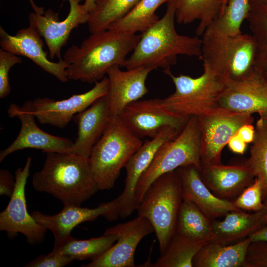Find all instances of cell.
Here are the masks:
<instances>
[{
    "label": "cell",
    "mask_w": 267,
    "mask_h": 267,
    "mask_svg": "<svg viewBox=\"0 0 267 267\" xmlns=\"http://www.w3.org/2000/svg\"><path fill=\"white\" fill-rule=\"evenodd\" d=\"M15 180L7 170H0V195L10 197L13 193Z\"/></svg>",
    "instance_id": "39"
},
{
    "label": "cell",
    "mask_w": 267,
    "mask_h": 267,
    "mask_svg": "<svg viewBox=\"0 0 267 267\" xmlns=\"http://www.w3.org/2000/svg\"><path fill=\"white\" fill-rule=\"evenodd\" d=\"M200 138L198 118L191 116L177 136L159 148L151 164L140 177L134 195L136 207L148 188L159 176L188 165H194L200 171Z\"/></svg>",
    "instance_id": "7"
},
{
    "label": "cell",
    "mask_w": 267,
    "mask_h": 267,
    "mask_svg": "<svg viewBox=\"0 0 267 267\" xmlns=\"http://www.w3.org/2000/svg\"><path fill=\"white\" fill-rule=\"evenodd\" d=\"M117 233L104 234L98 237L86 240H78L72 236L52 250L67 255L74 260L91 261L107 251L117 240Z\"/></svg>",
    "instance_id": "30"
},
{
    "label": "cell",
    "mask_w": 267,
    "mask_h": 267,
    "mask_svg": "<svg viewBox=\"0 0 267 267\" xmlns=\"http://www.w3.org/2000/svg\"><path fill=\"white\" fill-rule=\"evenodd\" d=\"M107 94L96 100L73 117L77 136L70 152L89 158L91 149L106 129L111 118Z\"/></svg>",
    "instance_id": "21"
},
{
    "label": "cell",
    "mask_w": 267,
    "mask_h": 267,
    "mask_svg": "<svg viewBox=\"0 0 267 267\" xmlns=\"http://www.w3.org/2000/svg\"><path fill=\"white\" fill-rule=\"evenodd\" d=\"M42 169L35 173L32 185L64 205L81 206L98 190L88 158L70 152H49Z\"/></svg>",
    "instance_id": "3"
},
{
    "label": "cell",
    "mask_w": 267,
    "mask_h": 267,
    "mask_svg": "<svg viewBox=\"0 0 267 267\" xmlns=\"http://www.w3.org/2000/svg\"><path fill=\"white\" fill-rule=\"evenodd\" d=\"M141 0H95L89 12L88 29L90 33L107 30L110 25L130 13Z\"/></svg>",
    "instance_id": "31"
},
{
    "label": "cell",
    "mask_w": 267,
    "mask_h": 267,
    "mask_svg": "<svg viewBox=\"0 0 267 267\" xmlns=\"http://www.w3.org/2000/svg\"><path fill=\"white\" fill-rule=\"evenodd\" d=\"M203 73L193 78L170 73L176 90L169 96L161 99L162 106L178 115L199 117L218 107V100L223 91L225 82L205 66Z\"/></svg>",
    "instance_id": "8"
},
{
    "label": "cell",
    "mask_w": 267,
    "mask_h": 267,
    "mask_svg": "<svg viewBox=\"0 0 267 267\" xmlns=\"http://www.w3.org/2000/svg\"><path fill=\"white\" fill-rule=\"evenodd\" d=\"M118 65H114L107 71L109 108L112 116H119L131 103L146 95L148 90L145 82L154 69L139 66L122 71Z\"/></svg>",
    "instance_id": "20"
},
{
    "label": "cell",
    "mask_w": 267,
    "mask_h": 267,
    "mask_svg": "<svg viewBox=\"0 0 267 267\" xmlns=\"http://www.w3.org/2000/svg\"><path fill=\"white\" fill-rule=\"evenodd\" d=\"M10 118H18L21 122L20 132L13 142L0 152V162L12 153L25 148L49 152H70L73 141L65 137L49 134L36 124L32 101H26L22 107L12 103L7 110Z\"/></svg>",
    "instance_id": "11"
},
{
    "label": "cell",
    "mask_w": 267,
    "mask_h": 267,
    "mask_svg": "<svg viewBox=\"0 0 267 267\" xmlns=\"http://www.w3.org/2000/svg\"><path fill=\"white\" fill-rule=\"evenodd\" d=\"M170 0H141L130 13L111 24L108 29L127 34L142 33L159 19L155 14L157 9Z\"/></svg>",
    "instance_id": "29"
},
{
    "label": "cell",
    "mask_w": 267,
    "mask_h": 267,
    "mask_svg": "<svg viewBox=\"0 0 267 267\" xmlns=\"http://www.w3.org/2000/svg\"><path fill=\"white\" fill-rule=\"evenodd\" d=\"M251 243L249 237L229 246L209 242L194 256L193 267H244Z\"/></svg>",
    "instance_id": "25"
},
{
    "label": "cell",
    "mask_w": 267,
    "mask_h": 267,
    "mask_svg": "<svg viewBox=\"0 0 267 267\" xmlns=\"http://www.w3.org/2000/svg\"><path fill=\"white\" fill-rule=\"evenodd\" d=\"M74 260L63 253L52 251L47 255H41L28 263L26 267H63Z\"/></svg>",
    "instance_id": "37"
},
{
    "label": "cell",
    "mask_w": 267,
    "mask_h": 267,
    "mask_svg": "<svg viewBox=\"0 0 267 267\" xmlns=\"http://www.w3.org/2000/svg\"><path fill=\"white\" fill-rule=\"evenodd\" d=\"M255 68L262 77L267 81V55L257 58Z\"/></svg>",
    "instance_id": "43"
},
{
    "label": "cell",
    "mask_w": 267,
    "mask_h": 267,
    "mask_svg": "<svg viewBox=\"0 0 267 267\" xmlns=\"http://www.w3.org/2000/svg\"><path fill=\"white\" fill-rule=\"evenodd\" d=\"M265 204L266 205V208L267 209V214L265 217V222H266V224H267V199L266 200V202Z\"/></svg>",
    "instance_id": "46"
},
{
    "label": "cell",
    "mask_w": 267,
    "mask_h": 267,
    "mask_svg": "<svg viewBox=\"0 0 267 267\" xmlns=\"http://www.w3.org/2000/svg\"><path fill=\"white\" fill-rule=\"evenodd\" d=\"M228 0H177L176 19L179 24L199 21L197 36H202L206 28L223 10Z\"/></svg>",
    "instance_id": "26"
},
{
    "label": "cell",
    "mask_w": 267,
    "mask_h": 267,
    "mask_svg": "<svg viewBox=\"0 0 267 267\" xmlns=\"http://www.w3.org/2000/svg\"><path fill=\"white\" fill-rule=\"evenodd\" d=\"M70 9L67 17L59 21L58 14L49 9L45 13L32 12L29 14V25L33 26L42 37L48 47L50 60H59L61 51L68 42L70 33L79 25L88 23L89 12L80 4L82 0H67Z\"/></svg>",
    "instance_id": "13"
},
{
    "label": "cell",
    "mask_w": 267,
    "mask_h": 267,
    "mask_svg": "<svg viewBox=\"0 0 267 267\" xmlns=\"http://www.w3.org/2000/svg\"><path fill=\"white\" fill-rule=\"evenodd\" d=\"M154 231L150 222L138 216L131 221L118 223L106 229L104 233H117L119 237L107 251L82 267H134V253L141 240Z\"/></svg>",
    "instance_id": "14"
},
{
    "label": "cell",
    "mask_w": 267,
    "mask_h": 267,
    "mask_svg": "<svg viewBox=\"0 0 267 267\" xmlns=\"http://www.w3.org/2000/svg\"><path fill=\"white\" fill-rule=\"evenodd\" d=\"M180 132L172 127L165 128L156 136L143 143L129 160L125 167L127 175L124 188L117 198L120 218L125 219L136 210L134 195L140 177L151 164L159 148L165 142L175 138Z\"/></svg>",
    "instance_id": "17"
},
{
    "label": "cell",
    "mask_w": 267,
    "mask_h": 267,
    "mask_svg": "<svg viewBox=\"0 0 267 267\" xmlns=\"http://www.w3.org/2000/svg\"><path fill=\"white\" fill-rule=\"evenodd\" d=\"M143 143L119 116H112L88 158L99 190L114 186L121 170Z\"/></svg>",
    "instance_id": "5"
},
{
    "label": "cell",
    "mask_w": 267,
    "mask_h": 267,
    "mask_svg": "<svg viewBox=\"0 0 267 267\" xmlns=\"http://www.w3.org/2000/svg\"><path fill=\"white\" fill-rule=\"evenodd\" d=\"M119 116L141 138H153L168 127L181 132L190 118L166 109L161 99L157 98L134 101L125 107Z\"/></svg>",
    "instance_id": "12"
},
{
    "label": "cell",
    "mask_w": 267,
    "mask_h": 267,
    "mask_svg": "<svg viewBox=\"0 0 267 267\" xmlns=\"http://www.w3.org/2000/svg\"><path fill=\"white\" fill-rule=\"evenodd\" d=\"M200 128L202 165L222 164V151L230 138L247 124H253L252 115L217 107L197 117Z\"/></svg>",
    "instance_id": "9"
},
{
    "label": "cell",
    "mask_w": 267,
    "mask_h": 267,
    "mask_svg": "<svg viewBox=\"0 0 267 267\" xmlns=\"http://www.w3.org/2000/svg\"><path fill=\"white\" fill-rule=\"evenodd\" d=\"M200 173L204 183L215 195L227 200L238 196L255 178L244 163L202 165Z\"/></svg>",
    "instance_id": "23"
},
{
    "label": "cell",
    "mask_w": 267,
    "mask_h": 267,
    "mask_svg": "<svg viewBox=\"0 0 267 267\" xmlns=\"http://www.w3.org/2000/svg\"><path fill=\"white\" fill-rule=\"evenodd\" d=\"M176 233L197 240L212 241L214 233L210 220L193 203L182 200Z\"/></svg>",
    "instance_id": "27"
},
{
    "label": "cell",
    "mask_w": 267,
    "mask_h": 267,
    "mask_svg": "<svg viewBox=\"0 0 267 267\" xmlns=\"http://www.w3.org/2000/svg\"><path fill=\"white\" fill-rule=\"evenodd\" d=\"M177 1H169L164 16L141 33L133 52L126 60L125 67L127 69L139 66L149 67L154 70L160 68L168 75L179 55L201 59V39L180 35L176 30Z\"/></svg>",
    "instance_id": "2"
},
{
    "label": "cell",
    "mask_w": 267,
    "mask_h": 267,
    "mask_svg": "<svg viewBox=\"0 0 267 267\" xmlns=\"http://www.w3.org/2000/svg\"><path fill=\"white\" fill-rule=\"evenodd\" d=\"M44 45L41 35L31 25L19 30L14 36L8 34L0 26V46L2 49L29 58L60 82H67L69 80L66 73L68 64L63 59L58 62L50 61L43 49Z\"/></svg>",
    "instance_id": "19"
},
{
    "label": "cell",
    "mask_w": 267,
    "mask_h": 267,
    "mask_svg": "<svg viewBox=\"0 0 267 267\" xmlns=\"http://www.w3.org/2000/svg\"><path fill=\"white\" fill-rule=\"evenodd\" d=\"M247 144L236 134L230 138L227 145L232 152L243 155L246 150Z\"/></svg>",
    "instance_id": "40"
},
{
    "label": "cell",
    "mask_w": 267,
    "mask_h": 267,
    "mask_svg": "<svg viewBox=\"0 0 267 267\" xmlns=\"http://www.w3.org/2000/svg\"><path fill=\"white\" fill-rule=\"evenodd\" d=\"M202 36L203 66L225 82L242 80L255 70L257 48L251 35H228L207 28Z\"/></svg>",
    "instance_id": "4"
},
{
    "label": "cell",
    "mask_w": 267,
    "mask_h": 267,
    "mask_svg": "<svg viewBox=\"0 0 267 267\" xmlns=\"http://www.w3.org/2000/svg\"><path fill=\"white\" fill-rule=\"evenodd\" d=\"M140 38V35L109 29L91 33L79 46L72 45L64 54L68 80L95 83L112 66L125 67L127 55L134 50Z\"/></svg>",
    "instance_id": "1"
},
{
    "label": "cell",
    "mask_w": 267,
    "mask_h": 267,
    "mask_svg": "<svg viewBox=\"0 0 267 267\" xmlns=\"http://www.w3.org/2000/svg\"><path fill=\"white\" fill-rule=\"evenodd\" d=\"M85 9L88 12L92 11L95 6V0H85L83 4Z\"/></svg>",
    "instance_id": "44"
},
{
    "label": "cell",
    "mask_w": 267,
    "mask_h": 267,
    "mask_svg": "<svg viewBox=\"0 0 267 267\" xmlns=\"http://www.w3.org/2000/svg\"><path fill=\"white\" fill-rule=\"evenodd\" d=\"M117 198L100 203L95 208H83L81 206L65 205L58 213L49 215L35 211L31 215L40 225L50 230L54 236V246L62 243L71 236L72 230L79 224L91 222L102 216L109 221L119 217Z\"/></svg>",
    "instance_id": "16"
},
{
    "label": "cell",
    "mask_w": 267,
    "mask_h": 267,
    "mask_svg": "<svg viewBox=\"0 0 267 267\" xmlns=\"http://www.w3.org/2000/svg\"><path fill=\"white\" fill-rule=\"evenodd\" d=\"M244 267H267V243L263 241L250 243Z\"/></svg>",
    "instance_id": "38"
},
{
    "label": "cell",
    "mask_w": 267,
    "mask_h": 267,
    "mask_svg": "<svg viewBox=\"0 0 267 267\" xmlns=\"http://www.w3.org/2000/svg\"><path fill=\"white\" fill-rule=\"evenodd\" d=\"M249 237L251 242L260 241L267 242V224L258 229Z\"/></svg>",
    "instance_id": "42"
},
{
    "label": "cell",
    "mask_w": 267,
    "mask_h": 267,
    "mask_svg": "<svg viewBox=\"0 0 267 267\" xmlns=\"http://www.w3.org/2000/svg\"><path fill=\"white\" fill-rule=\"evenodd\" d=\"M257 48V58L267 55V5L251 3L246 18ZM257 59V58H256Z\"/></svg>",
    "instance_id": "34"
},
{
    "label": "cell",
    "mask_w": 267,
    "mask_h": 267,
    "mask_svg": "<svg viewBox=\"0 0 267 267\" xmlns=\"http://www.w3.org/2000/svg\"><path fill=\"white\" fill-rule=\"evenodd\" d=\"M108 91V79L104 77L89 90L73 95L67 99L55 101L48 97L35 98L32 101L34 114L40 123L62 129L75 115L107 94Z\"/></svg>",
    "instance_id": "15"
},
{
    "label": "cell",
    "mask_w": 267,
    "mask_h": 267,
    "mask_svg": "<svg viewBox=\"0 0 267 267\" xmlns=\"http://www.w3.org/2000/svg\"><path fill=\"white\" fill-rule=\"evenodd\" d=\"M255 137L250 156L244 164L263 185V199H267V118L259 117L255 126Z\"/></svg>",
    "instance_id": "32"
},
{
    "label": "cell",
    "mask_w": 267,
    "mask_h": 267,
    "mask_svg": "<svg viewBox=\"0 0 267 267\" xmlns=\"http://www.w3.org/2000/svg\"><path fill=\"white\" fill-rule=\"evenodd\" d=\"M182 202L181 182L176 170L154 180L137 206L138 216L147 219L153 227L161 254L176 233Z\"/></svg>",
    "instance_id": "6"
},
{
    "label": "cell",
    "mask_w": 267,
    "mask_h": 267,
    "mask_svg": "<svg viewBox=\"0 0 267 267\" xmlns=\"http://www.w3.org/2000/svg\"><path fill=\"white\" fill-rule=\"evenodd\" d=\"M237 134L246 143H252L255 137V126L252 124L242 126L238 130Z\"/></svg>",
    "instance_id": "41"
},
{
    "label": "cell",
    "mask_w": 267,
    "mask_h": 267,
    "mask_svg": "<svg viewBox=\"0 0 267 267\" xmlns=\"http://www.w3.org/2000/svg\"><path fill=\"white\" fill-rule=\"evenodd\" d=\"M218 107L267 118V81L255 69L242 80L225 82Z\"/></svg>",
    "instance_id": "18"
},
{
    "label": "cell",
    "mask_w": 267,
    "mask_h": 267,
    "mask_svg": "<svg viewBox=\"0 0 267 267\" xmlns=\"http://www.w3.org/2000/svg\"><path fill=\"white\" fill-rule=\"evenodd\" d=\"M209 242L197 240L176 233L154 267H192L197 252Z\"/></svg>",
    "instance_id": "28"
},
{
    "label": "cell",
    "mask_w": 267,
    "mask_h": 267,
    "mask_svg": "<svg viewBox=\"0 0 267 267\" xmlns=\"http://www.w3.org/2000/svg\"><path fill=\"white\" fill-rule=\"evenodd\" d=\"M262 199V183L260 179L255 178L253 182L246 187L233 203L239 209L257 212L266 208Z\"/></svg>",
    "instance_id": "35"
},
{
    "label": "cell",
    "mask_w": 267,
    "mask_h": 267,
    "mask_svg": "<svg viewBox=\"0 0 267 267\" xmlns=\"http://www.w3.org/2000/svg\"><path fill=\"white\" fill-rule=\"evenodd\" d=\"M251 3L267 5V0H251Z\"/></svg>",
    "instance_id": "45"
},
{
    "label": "cell",
    "mask_w": 267,
    "mask_h": 267,
    "mask_svg": "<svg viewBox=\"0 0 267 267\" xmlns=\"http://www.w3.org/2000/svg\"><path fill=\"white\" fill-rule=\"evenodd\" d=\"M32 158L28 157L23 168L15 172V183L9 202L0 213V230L10 236L23 234L30 243L42 242L47 229L38 223L27 210L25 186L30 175Z\"/></svg>",
    "instance_id": "10"
},
{
    "label": "cell",
    "mask_w": 267,
    "mask_h": 267,
    "mask_svg": "<svg viewBox=\"0 0 267 267\" xmlns=\"http://www.w3.org/2000/svg\"><path fill=\"white\" fill-rule=\"evenodd\" d=\"M251 7V0H228L219 17L207 28L228 35L241 34L242 24Z\"/></svg>",
    "instance_id": "33"
},
{
    "label": "cell",
    "mask_w": 267,
    "mask_h": 267,
    "mask_svg": "<svg viewBox=\"0 0 267 267\" xmlns=\"http://www.w3.org/2000/svg\"><path fill=\"white\" fill-rule=\"evenodd\" d=\"M176 170L181 179L182 200L193 203L210 220L224 216L230 211L242 210L236 208L233 201L212 193L203 181L196 166L188 165Z\"/></svg>",
    "instance_id": "22"
},
{
    "label": "cell",
    "mask_w": 267,
    "mask_h": 267,
    "mask_svg": "<svg viewBox=\"0 0 267 267\" xmlns=\"http://www.w3.org/2000/svg\"><path fill=\"white\" fill-rule=\"evenodd\" d=\"M267 209L250 214L243 210L229 212L221 221L211 222L214 233L212 242L225 245L251 234L266 225Z\"/></svg>",
    "instance_id": "24"
},
{
    "label": "cell",
    "mask_w": 267,
    "mask_h": 267,
    "mask_svg": "<svg viewBox=\"0 0 267 267\" xmlns=\"http://www.w3.org/2000/svg\"><path fill=\"white\" fill-rule=\"evenodd\" d=\"M22 62L19 56L14 55L2 48L0 49V98H4L9 94L11 87L8 73L11 68Z\"/></svg>",
    "instance_id": "36"
}]
</instances>
